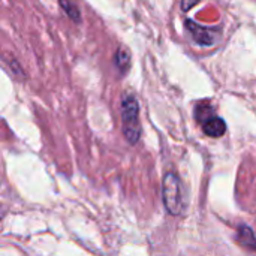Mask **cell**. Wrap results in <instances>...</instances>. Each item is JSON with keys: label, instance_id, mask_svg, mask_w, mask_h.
Wrapping results in <instances>:
<instances>
[{"label": "cell", "instance_id": "obj_1", "mask_svg": "<svg viewBox=\"0 0 256 256\" xmlns=\"http://www.w3.org/2000/svg\"><path fill=\"white\" fill-rule=\"evenodd\" d=\"M120 114L123 122V135L129 144H136L141 138L140 105L134 94H124L120 104Z\"/></svg>", "mask_w": 256, "mask_h": 256}, {"label": "cell", "instance_id": "obj_4", "mask_svg": "<svg viewBox=\"0 0 256 256\" xmlns=\"http://www.w3.org/2000/svg\"><path fill=\"white\" fill-rule=\"evenodd\" d=\"M202 130L210 138H220L226 134V123L222 117L212 116L202 123Z\"/></svg>", "mask_w": 256, "mask_h": 256}, {"label": "cell", "instance_id": "obj_7", "mask_svg": "<svg viewBox=\"0 0 256 256\" xmlns=\"http://www.w3.org/2000/svg\"><path fill=\"white\" fill-rule=\"evenodd\" d=\"M58 3H60L62 9L64 10V14H66L70 20H74L75 22H80V21H81L80 9H78L70 0H58Z\"/></svg>", "mask_w": 256, "mask_h": 256}, {"label": "cell", "instance_id": "obj_3", "mask_svg": "<svg viewBox=\"0 0 256 256\" xmlns=\"http://www.w3.org/2000/svg\"><path fill=\"white\" fill-rule=\"evenodd\" d=\"M184 26L195 44H198L201 46H212L218 42V36H219L218 30L210 28V27H202L190 20H186Z\"/></svg>", "mask_w": 256, "mask_h": 256}, {"label": "cell", "instance_id": "obj_5", "mask_svg": "<svg viewBox=\"0 0 256 256\" xmlns=\"http://www.w3.org/2000/svg\"><path fill=\"white\" fill-rule=\"evenodd\" d=\"M238 240L244 248L256 252V238L254 236V231L248 225H240V228H238Z\"/></svg>", "mask_w": 256, "mask_h": 256}, {"label": "cell", "instance_id": "obj_8", "mask_svg": "<svg viewBox=\"0 0 256 256\" xmlns=\"http://www.w3.org/2000/svg\"><path fill=\"white\" fill-rule=\"evenodd\" d=\"M195 112H196V118H198L201 123H204L207 118H210L212 116H214V114H213V112H214V110H213V106H212L208 102H202V104H200V105L196 106Z\"/></svg>", "mask_w": 256, "mask_h": 256}, {"label": "cell", "instance_id": "obj_9", "mask_svg": "<svg viewBox=\"0 0 256 256\" xmlns=\"http://www.w3.org/2000/svg\"><path fill=\"white\" fill-rule=\"evenodd\" d=\"M196 0H183L182 2V4H183V10H189L190 9V6H194V3H195Z\"/></svg>", "mask_w": 256, "mask_h": 256}, {"label": "cell", "instance_id": "obj_2", "mask_svg": "<svg viewBox=\"0 0 256 256\" xmlns=\"http://www.w3.org/2000/svg\"><path fill=\"white\" fill-rule=\"evenodd\" d=\"M162 200L164 206L170 214L178 216L183 207V196H182V184L180 178L174 172H166L162 183Z\"/></svg>", "mask_w": 256, "mask_h": 256}, {"label": "cell", "instance_id": "obj_6", "mask_svg": "<svg viewBox=\"0 0 256 256\" xmlns=\"http://www.w3.org/2000/svg\"><path fill=\"white\" fill-rule=\"evenodd\" d=\"M116 66L120 70V74H126L130 68V54L124 46H120L116 52Z\"/></svg>", "mask_w": 256, "mask_h": 256}]
</instances>
